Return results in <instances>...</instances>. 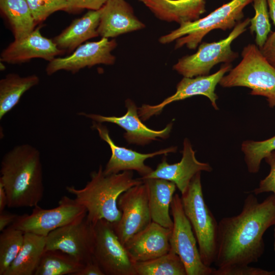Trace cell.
<instances>
[{
  "instance_id": "cell-1",
  "label": "cell",
  "mask_w": 275,
  "mask_h": 275,
  "mask_svg": "<svg viewBox=\"0 0 275 275\" xmlns=\"http://www.w3.org/2000/svg\"><path fill=\"white\" fill-rule=\"evenodd\" d=\"M274 224L273 195L260 203L255 194L249 195L239 214L223 217L218 223L215 265L223 267L257 262L264 252L263 236Z\"/></svg>"
},
{
  "instance_id": "cell-2",
  "label": "cell",
  "mask_w": 275,
  "mask_h": 275,
  "mask_svg": "<svg viewBox=\"0 0 275 275\" xmlns=\"http://www.w3.org/2000/svg\"><path fill=\"white\" fill-rule=\"evenodd\" d=\"M0 183L8 197L7 207H34L44 193L43 170L39 150L29 144L16 145L3 156Z\"/></svg>"
},
{
  "instance_id": "cell-3",
  "label": "cell",
  "mask_w": 275,
  "mask_h": 275,
  "mask_svg": "<svg viewBox=\"0 0 275 275\" xmlns=\"http://www.w3.org/2000/svg\"><path fill=\"white\" fill-rule=\"evenodd\" d=\"M143 182L134 178L132 171L106 175L100 165L90 174V180L82 188L67 186L66 190L75 196V200L87 210V218L94 225L104 219L114 224L118 222L121 211L117 202L120 196L130 187Z\"/></svg>"
},
{
  "instance_id": "cell-4",
  "label": "cell",
  "mask_w": 275,
  "mask_h": 275,
  "mask_svg": "<svg viewBox=\"0 0 275 275\" xmlns=\"http://www.w3.org/2000/svg\"><path fill=\"white\" fill-rule=\"evenodd\" d=\"M241 56V61L222 77L219 84L224 88H248L250 94L265 97L269 106L275 108V68L255 44L245 46Z\"/></svg>"
},
{
  "instance_id": "cell-5",
  "label": "cell",
  "mask_w": 275,
  "mask_h": 275,
  "mask_svg": "<svg viewBox=\"0 0 275 275\" xmlns=\"http://www.w3.org/2000/svg\"><path fill=\"white\" fill-rule=\"evenodd\" d=\"M201 173L193 177L181 199L184 212L196 236L202 260L206 265L211 266L216 255L218 223L205 202Z\"/></svg>"
},
{
  "instance_id": "cell-6",
  "label": "cell",
  "mask_w": 275,
  "mask_h": 275,
  "mask_svg": "<svg viewBox=\"0 0 275 275\" xmlns=\"http://www.w3.org/2000/svg\"><path fill=\"white\" fill-rule=\"evenodd\" d=\"M253 0H232L203 18L180 24V26L159 38L161 44L176 40L175 48L185 45L195 49L203 38L214 29L226 31L234 28L243 17V9Z\"/></svg>"
},
{
  "instance_id": "cell-7",
  "label": "cell",
  "mask_w": 275,
  "mask_h": 275,
  "mask_svg": "<svg viewBox=\"0 0 275 275\" xmlns=\"http://www.w3.org/2000/svg\"><path fill=\"white\" fill-rule=\"evenodd\" d=\"M250 24V18L239 22L226 38L217 42H203L197 51L191 55L179 59L173 66L178 73L186 77L208 75L215 65L224 63L230 64L238 57L232 50V42L246 30Z\"/></svg>"
},
{
  "instance_id": "cell-8",
  "label": "cell",
  "mask_w": 275,
  "mask_h": 275,
  "mask_svg": "<svg viewBox=\"0 0 275 275\" xmlns=\"http://www.w3.org/2000/svg\"><path fill=\"white\" fill-rule=\"evenodd\" d=\"M87 210L75 199L63 196L59 205L51 209H44L38 205L30 214L18 215L10 226L24 233L46 237L54 230L83 218Z\"/></svg>"
},
{
  "instance_id": "cell-9",
  "label": "cell",
  "mask_w": 275,
  "mask_h": 275,
  "mask_svg": "<svg viewBox=\"0 0 275 275\" xmlns=\"http://www.w3.org/2000/svg\"><path fill=\"white\" fill-rule=\"evenodd\" d=\"M171 211L173 227L170 250L180 257L187 275H212L214 268L206 265L202 260L196 236L184 212L181 197L177 194L173 197Z\"/></svg>"
},
{
  "instance_id": "cell-10",
  "label": "cell",
  "mask_w": 275,
  "mask_h": 275,
  "mask_svg": "<svg viewBox=\"0 0 275 275\" xmlns=\"http://www.w3.org/2000/svg\"><path fill=\"white\" fill-rule=\"evenodd\" d=\"M93 256L105 275H136L135 263L119 239L112 223L102 219L94 225Z\"/></svg>"
},
{
  "instance_id": "cell-11",
  "label": "cell",
  "mask_w": 275,
  "mask_h": 275,
  "mask_svg": "<svg viewBox=\"0 0 275 275\" xmlns=\"http://www.w3.org/2000/svg\"><path fill=\"white\" fill-rule=\"evenodd\" d=\"M117 204L121 211V218L112 224L119 239L124 245L152 222L146 183L143 181L142 183L123 193L118 199Z\"/></svg>"
},
{
  "instance_id": "cell-12",
  "label": "cell",
  "mask_w": 275,
  "mask_h": 275,
  "mask_svg": "<svg viewBox=\"0 0 275 275\" xmlns=\"http://www.w3.org/2000/svg\"><path fill=\"white\" fill-rule=\"evenodd\" d=\"M86 216L51 232L46 237L45 251H61L84 264L90 260L93 257L94 229Z\"/></svg>"
},
{
  "instance_id": "cell-13",
  "label": "cell",
  "mask_w": 275,
  "mask_h": 275,
  "mask_svg": "<svg viewBox=\"0 0 275 275\" xmlns=\"http://www.w3.org/2000/svg\"><path fill=\"white\" fill-rule=\"evenodd\" d=\"M231 69V64H225L219 70L211 75L198 76L195 78L184 77L177 84L176 91L173 95L158 104H143L139 107V116L142 121H146L152 116L159 114L169 104L196 95L207 97L213 108L218 110L216 103L218 96L215 92V88L222 77Z\"/></svg>"
},
{
  "instance_id": "cell-14",
  "label": "cell",
  "mask_w": 275,
  "mask_h": 275,
  "mask_svg": "<svg viewBox=\"0 0 275 275\" xmlns=\"http://www.w3.org/2000/svg\"><path fill=\"white\" fill-rule=\"evenodd\" d=\"M115 39L102 38L98 41L87 42L77 47L70 55L55 58L46 68V73L51 75L61 70L76 73L85 67L98 64L113 65L116 57L111 53L117 46Z\"/></svg>"
},
{
  "instance_id": "cell-15",
  "label": "cell",
  "mask_w": 275,
  "mask_h": 275,
  "mask_svg": "<svg viewBox=\"0 0 275 275\" xmlns=\"http://www.w3.org/2000/svg\"><path fill=\"white\" fill-rule=\"evenodd\" d=\"M93 129H96L101 139L109 146L111 156L103 172L106 175L117 174L125 171H135L141 177L150 174L152 169L146 165L145 161L157 155L175 152L177 147H171L150 153H141L115 144L109 135L107 128L101 123L92 122Z\"/></svg>"
},
{
  "instance_id": "cell-16",
  "label": "cell",
  "mask_w": 275,
  "mask_h": 275,
  "mask_svg": "<svg viewBox=\"0 0 275 275\" xmlns=\"http://www.w3.org/2000/svg\"><path fill=\"white\" fill-rule=\"evenodd\" d=\"M127 112L121 117L105 116L99 114L79 112L78 115L92 120L93 121L107 122L117 124L125 130L124 138L129 144L144 146L158 140L157 138H168L171 132L173 123L168 124L163 129L156 130L148 128L140 119L138 108L131 100L125 101Z\"/></svg>"
},
{
  "instance_id": "cell-17",
  "label": "cell",
  "mask_w": 275,
  "mask_h": 275,
  "mask_svg": "<svg viewBox=\"0 0 275 275\" xmlns=\"http://www.w3.org/2000/svg\"><path fill=\"white\" fill-rule=\"evenodd\" d=\"M195 153L189 140L185 138L183 141L182 158L179 162L169 164L166 157H163L155 170L139 178L142 180L160 178L171 181L176 184L182 194L186 190L191 179L197 173L202 171L210 172L212 171L209 163L197 160Z\"/></svg>"
},
{
  "instance_id": "cell-18",
  "label": "cell",
  "mask_w": 275,
  "mask_h": 275,
  "mask_svg": "<svg viewBox=\"0 0 275 275\" xmlns=\"http://www.w3.org/2000/svg\"><path fill=\"white\" fill-rule=\"evenodd\" d=\"M63 51L59 49L53 39L42 35L40 28L20 39H14L1 54V61L8 64H20L33 58L50 62Z\"/></svg>"
},
{
  "instance_id": "cell-19",
  "label": "cell",
  "mask_w": 275,
  "mask_h": 275,
  "mask_svg": "<svg viewBox=\"0 0 275 275\" xmlns=\"http://www.w3.org/2000/svg\"><path fill=\"white\" fill-rule=\"evenodd\" d=\"M172 229L152 222L127 241L124 246L134 262L152 260L170 251Z\"/></svg>"
},
{
  "instance_id": "cell-20",
  "label": "cell",
  "mask_w": 275,
  "mask_h": 275,
  "mask_svg": "<svg viewBox=\"0 0 275 275\" xmlns=\"http://www.w3.org/2000/svg\"><path fill=\"white\" fill-rule=\"evenodd\" d=\"M100 9L97 31L102 38H114L145 27L125 0H108Z\"/></svg>"
},
{
  "instance_id": "cell-21",
  "label": "cell",
  "mask_w": 275,
  "mask_h": 275,
  "mask_svg": "<svg viewBox=\"0 0 275 275\" xmlns=\"http://www.w3.org/2000/svg\"><path fill=\"white\" fill-rule=\"evenodd\" d=\"M159 19L179 24L199 19L206 0H140Z\"/></svg>"
},
{
  "instance_id": "cell-22",
  "label": "cell",
  "mask_w": 275,
  "mask_h": 275,
  "mask_svg": "<svg viewBox=\"0 0 275 275\" xmlns=\"http://www.w3.org/2000/svg\"><path fill=\"white\" fill-rule=\"evenodd\" d=\"M101 9V8H100ZM90 10L82 17L73 20L70 24L53 39L59 49L72 52L87 40L99 36L101 9Z\"/></svg>"
},
{
  "instance_id": "cell-23",
  "label": "cell",
  "mask_w": 275,
  "mask_h": 275,
  "mask_svg": "<svg viewBox=\"0 0 275 275\" xmlns=\"http://www.w3.org/2000/svg\"><path fill=\"white\" fill-rule=\"evenodd\" d=\"M147 184L149 206L152 221L161 226L172 229L173 221L170 214L171 204L176 191V184L160 178L143 180Z\"/></svg>"
},
{
  "instance_id": "cell-24",
  "label": "cell",
  "mask_w": 275,
  "mask_h": 275,
  "mask_svg": "<svg viewBox=\"0 0 275 275\" xmlns=\"http://www.w3.org/2000/svg\"><path fill=\"white\" fill-rule=\"evenodd\" d=\"M46 237L24 233L22 246L4 275H33L45 251Z\"/></svg>"
},
{
  "instance_id": "cell-25",
  "label": "cell",
  "mask_w": 275,
  "mask_h": 275,
  "mask_svg": "<svg viewBox=\"0 0 275 275\" xmlns=\"http://www.w3.org/2000/svg\"><path fill=\"white\" fill-rule=\"evenodd\" d=\"M40 81L38 76L9 73L0 80V120L19 102L22 95Z\"/></svg>"
},
{
  "instance_id": "cell-26",
  "label": "cell",
  "mask_w": 275,
  "mask_h": 275,
  "mask_svg": "<svg viewBox=\"0 0 275 275\" xmlns=\"http://www.w3.org/2000/svg\"><path fill=\"white\" fill-rule=\"evenodd\" d=\"M0 9L6 18L14 39L29 35L37 25L26 0H0Z\"/></svg>"
},
{
  "instance_id": "cell-27",
  "label": "cell",
  "mask_w": 275,
  "mask_h": 275,
  "mask_svg": "<svg viewBox=\"0 0 275 275\" xmlns=\"http://www.w3.org/2000/svg\"><path fill=\"white\" fill-rule=\"evenodd\" d=\"M84 264L61 251L46 250L34 275H75Z\"/></svg>"
},
{
  "instance_id": "cell-28",
  "label": "cell",
  "mask_w": 275,
  "mask_h": 275,
  "mask_svg": "<svg viewBox=\"0 0 275 275\" xmlns=\"http://www.w3.org/2000/svg\"><path fill=\"white\" fill-rule=\"evenodd\" d=\"M134 267L136 275H187L183 262L172 250L155 259L135 262Z\"/></svg>"
},
{
  "instance_id": "cell-29",
  "label": "cell",
  "mask_w": 275,
  "mask_h": 275,
  "mask_svg": "<svg viewBox=\"0 0 275 275\" xmlns=\"http://www.w3.org/2000/svg\"><path fill=\"white\" fill-rule=\"evenodd\" d=\"M24 233L11 226L0 235V275L4 273L16 258L24 241Z\"/></svg>"
},
{
  "instance_id": "cell-30",
  "label": "cell",
  "mask_w": 275,
  "mask_h": 275,
  "mask_svg": "<svg viewBox=\"0 0 275 275\" xmlns=\"http://www.w3.org/2000/svg\"><path fill=\"white\" fill-rule=\"evenodd\" d=\"M244 154L248 171L256 173L260 169L262 160L271 152L275 150V135L261 141H244L241 147Z\"/></svg>"
},
{
  "instance_id": "cell-31",
  "label": "cell",
  "mask_w": 275,
  "mask_h": 275,
  "mask_svg": "<svg viewBox=\"0 0 275 275\" xmlns=\"http://www.w3.org/2000/svg\"><path fill=\"white\" fill-rule=\"evenodd\" d=\"M255 14L250 19L251 32L256 34L255 42L259 48L263 47L271 32L267 0H253Z\"/></svg>"
},
{
  "instance_id": "cell-32",
  "label": "cell",
  "mask_w": 275,
  "mask_h": 275,
  "mask_svg": "<svg viewBox=\"0 0 275 275\" xmlns=\"http://www.w3.org/2000/svg\"><path fill=\"white\" fill-rule=\"evenodd\" d=\"M36 24L40 23L58 11L67 12V0H26Z\"/></svg>"
},
{
  "instance_id": "cell-33",
  "label": "cell",
  "mask_w": 275,
  "mask_h": 275,
  "mask_svg": "<svg viewBox=\"0 0 275 275\" xmlns=\"http://www.w3.org/2000/svg\"><path fill=\"white\" fill-rule=\"evenodd\" d=\"M275 271L249 266L234 265L214 269L212 275H274Z\"/></svg>"
},
{
  "instance_id": "cell-34",
  "label": "cell",
  "mask_w": 275,
  "mask_h": 275,
  "mask_svg": "<svg viewBox=\"0 0 275 275\" xmlns=\"http://www.w3.org/2000/svg\"><path fill=\"white\" fill-rule=\"evenodd\" d=\"M264 159L270 166V172L266 177L260 181L258 186L252 192L255 195L272 192L275 201V150L268 154Z\"/></svg>"
},
{
  "instance_id": "cell-35",
  "label": "cell",
  "mask_w": 275,
  "mask_h": 275,
  "mask_svg": "<svg viewBox=\"0 0 275 275\" xmlns=\"http://www.w3.org/2000/svg\"><path fill=\"white\" fill-rule=\"evenodd\" d=\"M68 3L67 12H73L83 9L97 10L101 8L108 0H67Z\"/></svg>"
},
{
  "instance_id": "cell-36",
  "label": "cell",
  "mask_w": 275,
  "mask_h": 275,
  "mask_svg": "<svg viewBox=\"0 0 275 275\" xmlns=\"http://www.w3.org/2000/svg\"><path fill=\"white\" fill-rule=\"evenodd\" d=\"M259 49L266 60L275 68V31L270 32L265 44Z\"/></svg>"
},
{
  "instance_id": "cell-37",
  "label": "cell",
  "mask_w": 275,
  "mask_h": 275,
  "mask_svg": "<svg viewBox=\"0 0 275 275\" xmlns=\"http://www.w3.org/2000/svg\"><path fill=\"white\" fill-rule=\"evenodd\" d=\"M75 275H105V274L93 256L85 263L84 267Z\"/></svg>"
},
{
  "instance_id": "cell-38",
  "label": "cell",
  "mask_w": 275,
  "mask_h": 275,
  "mask_svg": "<svg viewBox=\"0 0 275 275\" xmlns=\"http://www.w3.org/2000/svg\"><path fill=\"white\" fill-rule=\"evenodd\" d=\"M18 215L6 212H0V231L11 225L16 220Z\"/></svg>"
},
{
  "instance_id": "cell-39",
  "label": "cell",
  "mask_w": 275,
  "mask_h": 275,
  "mask_svg": "<svg viewBox=\"0 0 275 275\" xmlns=\"http://www.w3.org/2000/svg\"><path fill=\"white\" fill-rule=\"evenodd\" d=\"M8 197L5 189L2 183H0V212L3 211L8 206Z\"/></svg>"
},
{
  "instance_id": "cell-40",
  "label": "cell",
  "mask_w": 275,
  "mask_h": 275,
  "mask_svg": "<svg viewBox=\"0 0 275 275\" xmlns=\"http://www.w3.org/2000/svg\"><path fill=\"white\" fill-rule=\"evenodd\" d=\"M267 3L270 17L275 25V0H267Z\"/></svg>"
},
{
  "instance_id": "cell-41",
  "label": "cell",
  "mask_w": 275,
  "mask_h": 275,
  "mask_svg": "<svg viewBox=\"0 0 275 275\" xmlns=\"http://www.w3.org/2000/svg\"><path fill=\"white\" fill-rule=\"evenodd\" d=\"M5 69V66L3 64V62H1V70H4Z\"/></svg>"
},
{
  "instance_id": "cell-42",
  "label": "cell",
  "mask_w": 275,
  "mask_h": 275,
  "mask_svg": "<svg viewBox=\"0 0 275 275\" xmlns=\"http://www.w3.org/2000/svg\"><path fill=\"white\" fill-rule=\"evenodd\" d=\"M274 243H273V248H274V251L275 252V224L274 225Z\"/></svg>"
}]
</instances>
